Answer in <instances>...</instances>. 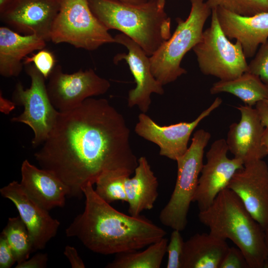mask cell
<instances>
[{"label": "cell", "instance_id": "obj_20", "mask_svg": "<svg viewBox=\"0 0 268 268\" xmlns=\"http://www.w3.org/2000/svg\"><path fill=\"white\" fill-rule=\"evenodd\" d=\"M46 41L35 35H23L8 27H0V74L16 77L23 69L24 60L36 50L44 49Z\"/></svg>", "mask_w": 268, "mask_h": 268}, {"label": "cell", "instance_id": "obj_13", "mask_svg": "<svg viewBox=\"0 0 268 268\" xmlns=\"http://www.w3.org/2000/svg\"><path fill=\"white\" fill-rule=\"evenodd\" d=\"M62 0H13L0 13V20L19 33L49 41Z\"/></svg>", "mask_w": 268, "mask_h": 268}, {"label": "cell", "instance_id": "obj_5", "mask_svg": "<svg viewBox=\"0 0 268 268\" xmlns=\"http://www.w3.org/2000/svg\"><path fill=\"white\" fill-rule=\"evenodd\" d=\"M204 0H190L187 18H176L177 27L171 37L149 57L153 75L163 85L173 82L187 73L181 63L186 54L199 42L204 25L212 9Z\"/></svg>", "mask_w": 268, "mask_h": 268}, {"label": "cell", "instance_id": "obj_38", "mask_svg": "<svg viewBox=\"0 0 268 268\" xmlns=\"http://www.w3.org/2000/svg\"><path fill=\"white\" fill-rule=\"evenodd\" d=\"M262 141L268 152V129L266 128H265L264 132Z\"/></svg>", "mask_w": 268, "mask_h": 268}, {"label": "cell", "instance_id": "obj_9", "mask_svg": "<svg viewBox=\"0 0 268 268\" xmlns=\"http://www.w3.org/2000/svg\"><path fill=\"white\" fill-rule=\"evenodd\" d=\"M27 74L31 79L30 88L24 89L20 82L15 86L12 101L16 105L23 106V112L13 117V122L28 126L34 133L32 144L34 147L42 144L53 129L59 111L49 98L45 78L33 64L25 65Z\"/></svg>", "mask_w": 268, "mask_h": 268}, {"label": "cell", "instance_id": "obj_32", "mask_svg": "<svg viewBox=\"0 0 268 268\" xmlns=\"http://www.w3.org/2000/svg\"><path fill=\"white\" fill-rule=\"evenodd\" d=\"M16 262L13 251L5 238L0 237V268H9Z\"/></svg>", "mask_w": 268, "mask_h": 268}, {"label": "cell", "instance_id": "obj_1", "mask_svg": "<svg viewBox=\"0 0 268 268\" xmlns=\"http://www.w3.org/2000/svg\"><path fill=\"white\" fill-rule=\"evenodd\" d=\"M34 156L41 168L67 187L68 197L80 199L83 188L104 172L122 170L131 175L138 159L130 144L123 115L104 98H89L60 112L42 147Z\"/></svg>", "mask_w": 268, "mask_h": 268}, {"label": "cell", "instance_id": "obj_27", "mask_svg": "<svg viewBox=\"0 0 268 268\" xmlns=\"http://www.w3.org/2000/svg\"><path fill=\"white\" fill-rule=\"evenodd\" d=\"M212 9L221 7L243 16H252L268 12V0H206Z\"/></svg>", "mask_w": 268, "mask_h": 268}, {"label": "cell", "instance_id": "obj_6", "mask_svg": "<svg viewBox=\"0 0 268 268\" xmlns=\"http://www.w3.org/2000/svg\"><path fill=\"white\" fill-rule=\"evenodd\" d=\"M210 138L208 132L203 129L196 131L187 150L176 160L177 175L175 187L159 216L163 225L181 232L186 228L190 206L203 165L204 149Z\"/></svg>", "mask_w": 268, "mask_h": 268}, {"label": "cell", "instance_id": "obj_7", "mask_svg": "<svg viewBox=\"0 0 268 268\" xmlns=\"http://www.w3.org/2000/svg\"><path fill=\"white\" fill-rule=\"evenodd\" d=\"M108 31L93 13L88 0H62L51 41L94 51L104 44L115 43Z\"/></svg>", "mask_w": 268, "mask_h": 268}, {"label": "cell", "instance_id": "obj_10", "mask_svg": "<svg viewBox=\"0 0 268 268\" xmlns=\"http://www.w3.org/2000/svg\"><path fill=\"white\" fill-rule=\"evenodd\" d=\"M48 78L49 98L60 112L76 108L87 98L105 94L111 86L108 80L92 68L68 74L63 71L60 65L55 66Z\"/></svg>", "mask_w": 268, "mask_h": 268}, {"label": "cell", "instance_id": "obj_37", "mask_svg": "<svg viewBox=\"0 0 268 268\" xmlns=\"http://www.w3.org/2000/svg\"><path fill=\"white\" fill-rule=\"evenodd\" d=\"M265 239L268 250V259L265 266V268H268V225L264 228Z\"/></svg>", "mask_w": 268, "mask_h": 268}, {"label": "cell", "instance_id": "obj_35", "mask_svg": "<svg viewBox=\"0 0 268 268\" xmlns=\"http://www.w3.org/2000/svg\"><path fill=\"white\" fill-rule=\"evenodd\" d=\"M263 126L268 129V105L264 101L258 102L255 108Z\"/></svg>", "mask_w": 268, "mask_h": 268}, {"label": "cell", "instance_id": "obj_22", "mask_svg": "<svg viewBox=\"0 0 268 268\" xmlns=\"http://www.w3.org/2000/svg\"><path fill=\"white\" fill-rule=\"evenodd\" d=\"M229 248L210 232L196 233L184 242L181 268H219Z\"/></svg>", "mask_w": 268, "mask_h": 268}, {"label": "cell", "instance_id": "obj_8", "mask_svg": "<svg viewBox=\"0 0 268 268\" xmlns=\"http://www.w3.org/2000/svg\"><path fill=\"white\" fill-rule=\"evenodd\" d=\"M209 27L193 48L199 67L204 75L220 80L236 78L248 71V64L240 43L230 42L221 28L216 8L212 9Z\"/></svg>", "mask_w": 268, "mask_h": 268}, {"label": "cell", "instance_id": "obj_40", "mask_svg": "<svg viewBox=\"0 0 268 268\" xmlns=\"http://www.w3.org/2000/svg\"><path fill=\"white\" fill-rule=\"evenodd\" d=\"M158 2L159 7L164 9L166 0H158Z\"/></svg>", "mask_w": 268, "mask_h": 268}, {"label": "cell", "instance_id": "obj_19", "mask_svg": "<svg viewBox=\"0 0 268 268\" xmlns=\"http://www.w3.org/2000/svg\"><path fill=\"white\" fill-rule=\"evenodd\" d=\"M21 175L22 187L42 207L49 211L65 205L67 188L51 172L39 168L25 159L21 165Z\"/></svg>", "mask_w": 268, "mask_h": 268}, {"label": "cell", "instance_id": "obj_41", "mask_svg": "<svg viewBox=\"0 0 268 268\" xmlns=\"http://www.w3.org/2000/svg\"><path fill=\"white\" fill-rule=\"evenodd\" d=\"M268 105V99L264 101Z\"/></svg>", "mask_w": 268, "mask_h": 268}, {"label": "cell", "instance_id": "obj_39", "mask_svg": "<svg viewBox=\"0 0 268 268\" xmlns=\"http://www.w3.org/2000/svg\"><path fill=\"white\" fill-rule=\"evenodd\" d=\"M122 2L133 4H139L146 2L148 0H119Z\"/></svg>", "mask_w": 268, "mask_h": 268}, {"label": "cell", "instance_id": "obj_31", "mask_svg": "<svg viewBox=\"0 0 268 268\" xmlns=\"http://www.w3.org/2000/svg\"><path fill=\"white\" fill-rule=\"evenodd\" d=\"M219 268H250L242 252L234 247H229Z\"/></svg>", "mask_w": 268, "mask_h": 268}, {"label": "cell", "instance_id": "obj_33", "mask_svg": "<svg viewBox=\"0 0 268 268\" xmlns=\"http://www.w3.org/2000/svg\"><path fill=\"white\" fill-rule=\"evenodd\" d=\"M48 255L46 253H38L30 259H28L15 267V268H44L47 265Z\"/></svg>", "mask_w": 268, "mask_h": 268}, {"label": "cell", "instance_id": "obj_12", "mask_svg": "<svg viewBox=\"0 0 268 268\" xmlns=\"http://www.w3.org/2000/svg\"><path fill=\"white\" fill-rule=\"evenodd\" d=\"M228 148L224 138L213 142L206 154L193 202L199 211L209 207L218 194L226 188L234 174L244 167L242 160L227 156Z\"/></svg>", "mask_w": 268, "mask_h": 268}, {"label": "cell", "instance_id": "obj_11", "mask_svg": "<svg viewBox=\"0 0 268 268\" xmlns=\"http://www.w3.org/2000/svg\"><path fill=\"white\" fill-rule=\"evenodd\" d=\"M222 103L221 98L216 97L194 121L169 126H160L141 112L138 116L134 131L140 137L157 145L160 155L176 161L187 150L191 135L198 125Z\"/></svg>", "mask_w": 268, "mask_h": 268}, {"label": "cell", "instance_id": "obj_26", "mask_svg": "<svg viewBox=\"0 0 268 268\" xmlns=\"http://www.w3.org/2000/svg\"><path fill=\"white\" fill-rule=\"evenodd\" d=\"M131 175L119 170L104 172L97 179L94 189L97 195L103 201L111 204L115 201H127L125 182Z\"/></svg>", "mask_w": 268, "mask_h": 268}, {"label": "cell", "instance_id": "obj_25", "mask_svg": "<svg viewBox=\"0 0 268 268\" xmlns=\"http://www.w3.org/2000/svg\"><path fill=\"white\" fill-rule=\"evenodd\" d=\"M1 234L11 247L17 264L28 259L35 250L31 237L19 215L8 218Z\"/></svg>", "mask_w": 268, "mask_h": 268}, {"label": "cell", "instance_id": "obj_14", "mask_svg": "<svg viewBox=\"0 0 268 268\" xmlns=\"http://www.w3.org/2000/svg\"><path fill=\"white\" fill-rule=\"evenodd\" d=\"M114 37L115 43L124 46L128 52L117 54L113 58V62L118 64L122 60L125 61L136 83L135 87L129 92L128 106H136L142 113H145L151 103V94L163 95V85L153 75L149 56L137 43L123 33Z\"/></svg>", "mask_w": 268, "mask_h": 268}, {"label": "cell", "instance_id": "obj_15", "mask_svg": "<svg viewBox=\"0 0 268 268\" xmlns=\"http://www.w3.org/2000/svg\"><path fill=\"white\" fill-rule=\"evenodd\" d=\"M227 188L236 194L263 228L268 225V167L265 161L260 159L244 164Z\"/></svg>", "mask_w": 268, "mask_h": 268}, {"label": "cell", "instance_id": "obj_36", "mask_svg": "<svg viewBox=\"0 0 268 268\" xmlns=\"http://www.w3.org/2000/svg\"><path fill=\"white\" fill-rule=\"evenodd\" d=\"M12 1L13 0H0V13H2Z\"/></svg>", "mask_w": 268, "mask_h": 268}, {"label": "cell", "instance_id": "obj_30", "mask_svg": "<svg viewBox=\"0 0 268 268\" xmlns=\"http://www.w3.org/2000/svg\"><path fill=\"white\" fill-rule=\"evenodd\" d=\"M180 232L177 230H173L171 233L170 241L167 247V268H181V260L185 242Z\"/></svg>", "mask_w": 268, "mask_h": 268}, {"label": "cell", "instance_id": "obj_28", "mask_svg": "<svg viewBox=\"0 0 268 268\" xmlns=\"http://www.w3.org/2000/svg\"><path fill=\"white\" fill-rule=\"evenodd\" d=\"M256 54L248 64V71L258 76L268 86V40L260 45Z\"/></svg>", "mask_w": 268, "mask_h": 268}, {"label": "cell", "instance_id": "obj_16", "mask_svg": "<svg viewBox=\"0 0 268 268\" xmlns=\"http://www.w3.org/2000/svg\"><path fill=\"white\" fill-rule=\"evenodd\" d=\"M3 198L9 200L31 237L35 250L44 249L58 231L60 222L53 218L24 190L20 183L13 181L0 189Z\"/></svg>", "mask_w": 268, "mask_h": 268}, {"label": "cell", "instance_id": "obj_24", "mask_svg": "<svg viewBox=\"0 0 268 268\" xmlns=\"http://www.w3.org/2000/svg\"><path fill=\"white\" fill-rule=\"evenodd\" d=\"M168 239L164 237L149 245L144 251L136 250L116 255L107 268H159L167 253Z\"/></svg>", "mask_w": 268, "mask_h": 268}, {"label": "cell", "instance_id": "obj_4", "mask_svg": "<svg viewBox=\"0 0 268 268\" xmlns=\"http://www.w3.org/2000/svg\"><path fill=\"white\" fill-rule=\"evenodd\" d=\"M94 15L108 30L121 31L152 56L171 36V19L158 0L139 4L119 0H88Z\"/></svg>", "mask_w": 268, "mask_h": 268}, {"label": "cell", "instance_id": "obj_21", "mask_svg": "<svg viewBox=\"0 0 268 268\" xmlns=\"http://www.w3.org/2000/svg\"><path fill=\"white\" fill-rule=\"evenodd\" d=\"M133 177L125 182L130 215L138 216L144 211L153 208L158 196V181L146 158L138 159Z\"/></svg>", "mask_w": 268, "mask_h": 268}, {"label": "cell", "instance_id": "obj_29", "mask_svg": "<svg viewBox=\"0 0 268 268\" xmlns=\"http://www.w3.org/2000/svg\"><path fill=\"white\" fill-rule=\"evenodd\" d=\"M23 60L24 65L33 63L36 68L46 79L48 78L56 66L54 55L50 51L45 49L39 50L31 57H26Z\"/></svg>", "mask_w": 268, "mask_h": 268}, {"label": "cell", "instance_id": "obj_23", "mask_svg": "<svg viewBox=\"0 0 268 268\" xmlns=\"http://www.w3.org/2000/svg\"><path fill=\"white\" fill-rule=\"evenodd\" d=\"M222 92L233 94L245 105L251 107L268 99V86L258 76L248 71L231 80H219L214 83L210 89L211 94Z\"/></svg>", "mask_w": 268, "mask_h": 268}, {"label": "cell", "instance_id": "obj_2", "mask_svg": "<svg viewBox=\"0 0 268 268\" xmlns=\"http://www.w3.org/2000/svg\"><path fill=\"white\" fill-rule=\"evenodd\" d=\"M93 186L89 183L83 188L84 208L66 228L67 237L76 238L88 250L104 255L139 250L165 237L166 232L146 217L113 207Z\"/></svg>", "mask_w": 268, "mask_h": 268}, {"label": "cell", "instance_id": "obj_17", "mask_svg": "<svg viewBox=\"0 0 268 268\" xmlns=\"http://www.w3.org/2000/svg\"><path fill=\"white\" fill-rule=\"evenodd\" d=\"M237 109L241 118L229 127L226 139L228 150L244 164L263 159L268 155L262 141L265 128L256 109L246 105H240Z\"/></svg>", "mask_w": 268, "mask_h": 268}, {"label": "cell", "instance_id": "obj_3", "mask_svg": "<svg viewBox=\"0 0 268 268\" xmlns=\"http://www.w3.org/2000/svg\"><path fill=\"white\" fill-rule=\"evenodd\" d=\"M198 217L210 233L234 243L250 268H265L268 250L264 228L232 191L222 190L209 207L199 211Z\"/></svg>", "mask_w": 268, "mask_h": 268}, {"label": "cell", "instance_id": "obj_18", "mask_svg": "<svg viewBox=\"0 0 268 268\" xmlns=\"http://www.w3.org/2000/svg\"><path fill=\"white\" fill-rule=\"evenodd\" d=\"M216 9L222 31L229 39L240 43L246 58L253 57L258 47L268 40V12L243 16L221 7Z\"/></svg>", "mask_w": 268, "mask_h": 268}, {"label": "cell", "instance_id": "obj_34", "mask_svg": "<svg viewBox=\"0 0 268 268\" xmlns=\"http://www.w3.org/2000/svg\"><path fill=\"white\" fill-rule=\"evenodd\" d=\"M64 254L67 257L72 268H84L85 265L79 256L76 249L72 246H66Z\"/></svg>", "mask_w": 268, "mask_h": 268}]
</instances>
